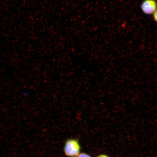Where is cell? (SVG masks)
<instances>
[{"label":"cell","mask_w":157,"mask_h":157,"mask_svg":"<svg viewBox=\"0 0 157 157\" xmlns=\"http://www.w3.org/2000/svg\"><path fill=\"white\" fill-rule=\"evenodd\" d=\"M81 149V146L77 139H69L65 143L64 152L68 157H78Z\"/></svg>","instance_id":"cell-1"},{"label":"cell","mask_w":157,"mask_h":157,"mask_svg":"<svg viewBox=\"0 0 157 157\" xmlns=\"http://www.w3.org/2000/svg\"><path fill=\"white\" fill-rule=\"evenodd\" d=\"M143 12L147 15L154 13L157 9V4L155 0H144L141 6Z\"/></svg>","instance_id":"cell-2"},{"label":"cell","mask_w":157,"mask_h":157,"mask_svg":"<svg viewBox=\"0 0 157 157\" xmlns=\"http://www.w3.org/2000/svg\"><path fill=\"white\" fill-rule=\"evenodd\" d=\"M78 157H92L89 154L86 153H80Z\"/></svg>","instance_id":"cell-3"},{"label":"cell","mask_w":157,"mask_h":157,"mask_svg":"<svg viewBox=\"0 0 157 157\" xmlns=\"http://www.w3.org/2000/svg\"><path fill=\"white\" fill-rule=\"evenodd\" d=\"M154 18L155 21L157 22V9L156 10L154 13Z\"/></svg>","instance_id":"cell-4"},{"label":"cell","mask_w":157,"mask_h":157,"mask_svg":"<svg viewBox=\"0 0 157 157\" xmlns=\"http://www.w3.org/2000/svg\"><path fill=\"white\" fill-rule=\"evenodd\" d=\"M97 157H110L106 154H101L98 155Z\"/></svg>","instance_id":"cell-5"}]
</instances>
